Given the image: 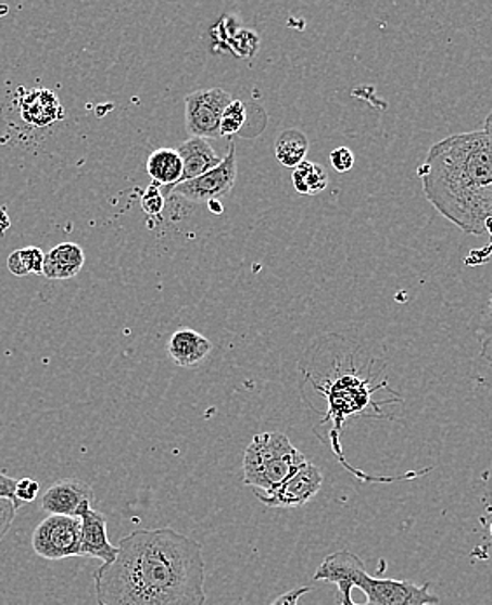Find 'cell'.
I'll return each mask as SVG.
<instances>
[{
    "instance_id": "1",
    "label": "cell",
    "mask_w": 492,
    "mask_h": 605,
    "mask_svg": "<svg viewBox=\"0 0 492 605\" xmlns=\"http://www.w3.org/2000/svg\"><path fill=\"white\" fill-rule=\"evenodd\" d=\"M203 546L178 530H134L93 575L98 605H206Z\"/></svg>"
},
{
    "instance_id": "23",
    "label": "cell",
    "mask_w": 492,
    "mask_h": 605,
    "mask_svg": "<svg viewBox=\"0 0 492 605\" xmlns=\"http://www.w3.org/2000/svg\"><path fill=\"white\" fill-rule=\"evenodd\" d=\"M39 483L36 480H31V478H23V480H18L16 483V500L20 503H34L37 500V495H39Z\"/></svg>"
},
{
    "instance_id": "30",
    "label": "cell",
    "mask_w": 492,
    "mask_h": 605,
    "mask_svg": "<svg viewBox=\"0 0 492 605\" xmlns=\"http://www.w3.org/2000/svg\"><path fill=\"white\" fill-rule=\"evenodd\" d=\"M206 204H209V209L212 210V213H215V215H223L224 206L220 201L213 199V201H209Z\"/></svg>"
},
{
    "instance_id": "9",
    "label": "cell",
    "mask_w": 492,
    "mask_h": 605,
    "mask_svg": "<svg viewBox=\"0 0 492 605\" xmlns=\"http://www.w3.org/2000/svg\"><path fill=\"white\" fill-rule=\"evenodd\" d=\"M321 486H324V475L318 466L306 461L292 477L276 487L275 491H253V494L269 508H299L310 503L318 494Z\"/></svg>"
},
{
    "instance_id": "27",
    "label": "cell",
    "mask_w": 492,
    "mask_h": 605,
    "mask_svg": "<svg viewBox=\"0 0 492 605\" xmlns=\"http://www.w3.org/2000/svg\"><path fill=\"white\" fill-rule=\"evenodd\" d=\"M311 592L310 587L295 588V590H290V592L283 593V595L278 596L275 602L270 605H299L301 596L306 595Z\"/></svg>"
},
{
    "instance_id": "19",
    "label": "cell",
    "mask_w": 492,
    "mask_h": 605,
    "mask_svg": "<svg viewBox=\"0 0 492 605\" xmlns=\"http://www.w3.org/2000/svg\"><path fill=\"white\" fill-rule=\"evenodd\" d=\"M247 117H249L247 105L241 100H232L224 111L223 121H220V137L240 135L247 126Z\"/></svg>"
},
{
    "instance_id": "3",
    "label": "cell",
    "mask_w": 492,
    "mask_h": 605,
    "mask_svg": "<svg viewBox=\"0 0 492 605\" xmlns=\"http://www.w3.org/2000/svg\"><path fill=\"white\" fill-rule=\"evenodd\" d=\"M434 210L466 235H485L492 218V138L457 133L431 147L417 169Z\"/></svg>"
},
{
    "instance_id": "14",
    "label": "cell",
    "mask_w": 492,
    "mask_h": 605,
    "mask_svg": "<svg viewBox=\"0 0 492 605\" xmlns=\"http://www.w3.org/2000/svg\"><path fill=\"white\" fill-rule=\"evenodd\" d=\"M168 353L178 367H194L198 363L209 358L212 353V342L200 331L191 328H180L169 337Z\"/></svg>"
},
{
    "instance_id": "11",
    "label": "cell",
    "mask_w": 492,
    "mask_h": 605,
    "mask_svg": "<svg viewBox=\"0 0 492 605\" xmlns=\"http://www.w3.org/2000/svg\"><path fill=\"white\" fill-rule=\"evenodd\" d=\"M20 114L36 128H48L65 117L59 97L45 88L31 89L20 98Z\"/></svg>"
},
{
    "instance_id": "6",
    "label": "cell",
    "mask_w": 492,
    "mask_h": 605,
    "mask_svg": "<svg viewBox=\"0 0 492 605\" xmlns=\"http://www.w3.org/2000/svg\"><path fill=\"white\" fill-rule=\"evenodd\" d=\"M83 520L77 517L49 515L31 534V549L46 560L83 557Z\"/></svg>"
},
{
    "instance_id": "8",
    "label": "cell",
    "mask_w": 492,
    "mask_h": 605,
    "mask_svg": "<svg viewBox=\"0 0 492 605\" xmlns=\"http://www.w3.org/2000/svg\"><path fill=\"white\" fill-rule=\"evenodd\" d=\"M236 178H238V157H236L235 142L229 143L226 157L217 168L212 172L204 173L203 177L194 178V180L178 184L174 189L169 190L168 196H180L191 203H209L213 199L226 198L235 187Z\"/></svg>"
},
{
    "instance_id": "16",
    "label": "cell",
    "mask_w": 492,
    "mask_h": 605,
    "mask_svg": "<svg viewBox=\"0 0 492 605\" xmlns=\"http://www.w3.org/2000/svg\"><path fill=\"white\" fill-rule=\"evenodd\" d=\"M182 160L175 149H157L152 152L147 160V173L160 187H164L163 196L169 194V190L178 186V181L182 178Z\"/></svg>"
},
{
    "instance_id": "31",
    "label": "cell",
    "mask_w": 492,
    "mask_h": 605,
    "mask_svg": "<svg viewBox=\"0 0 492 605\" xmlns=\"http://www.w3.org/2000/svg\"><path fill=\"white\" fill-rule=\"evenodd\" d=\"M483 131L488 133L489 137L492 138V111L489 112L488 117L483 121Z\"/></svg>"
},
{
    "instance_id": "2",
    "label": "cell",
    "mask_w": 492,
    "mask_h": 605,
    "mask_svg": "<svg viewBox=\"0 0 492 605\" xmlns=\"http://www.w3.org/2000/svg\"><path fill=\"white\" fill-rule=\"evenodd\" d=\"M302 394L311 393L327 403V412L318 426L330 425L327 442L342 466L364 482H402L421 477L431 468L411 471L402 477H365L362 471L346 463L342 454V426L351 416L384 417L382 405H390L388 400H374L376 393H395L384 377V362L377 360L362 342L353 341L341 333H327L319 337L307 348L299 360Z\"/></svg>"
},
{
    "instance_id": "28",
    "label": "cell",
    "mask_w": 492,
    "mask_h": 605,
    "mask_svg": "<svg viewBox=\"0 0 492 605\" xmlns=\"http://www.w3.org/2000/svg\"><path fill=\"white\" fill-rule=\"evenodd\" d=\"M339 588V602L341 605H358L353 602V596H351V592H353V584L350 583H338Z\"/></svg>"
},
{
    "instance_id": "25",
    "label": "cell",
    "mask_w": 492,
    "mask_h": 605,
    "mask_svg": "<svg viewBox=\"0 0 492 605\" xmlns=\"http://www.w3.org/2000/svg\"><path fill=\"white\" fill-rule=\"evenodd\" d=\"M16 483L18 480L8 477V475L0 471V497H5V500L13 501L16 508H22L23 504L16 500Z\"/></svg>"
},
{
    "instance_id": "26",
    "label": "cell",
    "mask_w": 492,
    "mask_h": 605,
    "mask_svg": "<svg viewBox=\"0 0 492 605\" xmlns=\"http://www.w3.org/2000/svg\"><path fill=\"white\" fill-rule=\"evenodd\" d=\"M28 259V267L34 275H42L45 270L46 253L37 247L25 248Z\"/></svg>"
},
{
    "instance_id": "12",
    "label": "cell",
    "mask_w": 492,
    "mask_h": 605,
    "mask_svg": "<svg viewBox=\"0 0 492 605\" xmlns=\"http://www.w3.org/2000/svg\"><path fill=\"white\" fill-rule=\"evenodd\" d=\"M83 520V543L80 552L83 557H93L103 564L117 557V546L109 541L106 535V517L102 512L91 508L80 517Z\"/></svg>"
},
{
    "instance_id": "7",
    "label": "cell",
    "mask_w": 492,
    "mask_h": 605,
    "mask_svg": "<svg viewBox=\"0 0 492 605\" xmlns=\"http://www.w3.org/2000/svg\"><path fill=\"white\" fill-rule=\"evenodd\" d=\"M232 102L223 88L198 89L186 97V129L189 138L220 137L224 111Z\"/></svg>"
},
{
    "instance_id": "29",
    "label": "cell",
    "mask_w": 492,
    "mask_h": 605,
    "mask_svg": "<svg viewBox=\"0 0 492 605\" xmlns=\"http://www.w3.org/2000/svg\"><path fill=\"white\" fill-rule=\"evenodd\" d=\"M480 356H482L485 362L492 367V336L485 337L482 341V348H480Z\"/></svg>"
},
{
    "instance_id": "10",
    "label": "cell",
    "mask_w": 492,
    "mask_h": 605,
    "mask_svg": "<svg viewBox=\"0 0 492 605\" xmlns=\"http://www.w3.org/2000/svg\"><path fill=\"white\" fill-rule=\"evenodd\" d=\"M94 492L91 486L77 478H63L49 487L40 497V509L48 515L80 518L93 508Z\"/></svg>"
},
{
    "instance_id": "22",
    "label": "cell",
    "mask_w": 492,
    "mask_h": 605,
    "mask_svg": "<svg viewBox=\"0 0 492 605\" xmlns=\"http://www.w3.org/2000/svg\"><path fill=\"white\" fill-rule=\"evenodd\" d=\"M330 163L338 173H348L355 166V154L348 147H339L330 154Z\"/></svg>"
},
{
    "instance_id": "24",
    "label": "cell",
    "mask_w": 492,
    "mask_h": 605,
    "mask_svg": "<svg viewBox=\"0 0 492 605\" xmlns=\"http://www.w3.org/2000/svg\"><path fill=\"white\" fill-rule=\"evenodd\" d=\"M8 269H10L14 276H18V278L31 275L25 248H23V250H16V252L8 256Z\"/></svg>"
},
{
    "instance_id": "33",
    "label": "cell",
    "mask_w": 492,
    "mask_h": 605,
    "mask_svg": "<svg viewBox=\"0 0 492 605\" xmlns=\"http://www.w3.org/2000/svg\"><path fill=\"white\" fill-rule=\"evenodd\" d=\"M491 535H492V524H491Z\"/></svg>"
},
{
    "instance_id": "20",
    "label": "cell",
    "mask_w": 492,
    "mask_h": 605,
    "mask_svg": "<svg viewBox=\"0 0 492 605\" xmlns=\"http://www.w3.org/2000/svg\"><path fill=\"white\" fill-rule=\"evenodd\" d=\"M142 210L149 217H157L164 210L163 190L157 184H151L147 187L146 194L142 198Z\"/></svg>"
},
{
    "instance_id": "13",
    "label": "cell",
    "mask_w": 492,
    "mask_h": 605,
    "mask_svg": "<svg viewBox=\"0 0 492 605\" xmlns=\"http://www.w3.org/2000/svg\"><path fill=\"white\" fill-rule=\"evenodd\" d=\"M180 160H182V178L178 184L194 180L203 177L204 173L212 172L223 163L224 157H218L217 152L210 146L206 138H189L177 149Z\"/></svg>"
},
{
    "instance_id": "17",
    "label": "cell",
    "mask_w": 492,
    "mask_h": 605,
    "mask_svg": "<svg viewBox=\"0 0 492 605\" xmlns=\"http://www.w3.org/2000/svg\"><path fill=\"white\" fill-rule=\"evenodd\" d=\"M310 151V140L299 129H285L276 140V160L283 164L285 168H298L299 164L306 161Z\"/></svg>"
},
{
    "instance_id": "21",
    "label": "cell",
    "mask_w": 492,
    "mask_h": 605,
    "mask_svg": "<svg viewBox=\"0 0 492 605\" xmlns=\"http://www.w3.org/2000/svg\"><path fill=\"white\" fill-rule=\"evenodd\" d=\"M18 508L14 506L13 501L0 497V541L4 540L11 526H13L14 518H16Z\"/></svg>"
},
{
    "instance_id": "15",
    "label": "cell",
    "mask_w": 492,
    "mask_h": 605,
    "mask_svg": "<svg viewBox=\"0 0 492 605\" xmlns=\"http://www.w3.org/2000/svg\"><path fill=\"white\" fill-rule=\"evenodd\" d=\"M85 250L76 243H62L46 253L42 276L48 279H71L85 267Z\"/></svg>"
},
{
    "instance_id": "4",
    "label": "cell",
    "mask_w": 492,
    "mask_h": 605,
    "mask_svg": "<svg viewBox=\"0 0 492 605\" xmlns=\"http://www.w3.org/2000/svg\"><path fill=\"white\" fill-rule=\"evenodd\" d=\"M313 579L333 584H353V588H358L367 595V604L364 605L439 604V596L430 593V584L417 587L399 579L373 578L368 576L362 558L346 550L328 555L316 569Z\"/></svg>"
},
{
    "instance_id": "32",
    "label": "cell",
    "mask_w": 492,
    "mask_h": 605,
    "mask_svg": "<svg viewBox=\"0 0 492 605\" xmlns=\"http://www.w3.org/2000/svg\"><path fill=\"white\" fill-rule=\"evenodd\" d=\"M489 310H491V314H492V293H491V299H489Z\"/></svg>"
},
{
    "instance_id": "18",
    "label": "cell",
    "mask_w": 492,
    "mask_h": 605,
    "mask_svg": "<svg viewBox=\"0 0 492 605\" xmlns=\"http://www.w3.org/2000/svg\"><path fill=\"white\" fill-rule=\"evenodd\" d=\"M292 181L299 194L313 196L327 189L328 175L321 164L304 161V163L299 164L298 168L293 169Z\"/></svg>"
},
{
    "instance_id": "5",
    "label": "cell",
    "mask_w": 492,
    "mask_h": 605,
    "mask_svg": "<svg viewBox=\"0 0 492 605\" xmlns=\"http://www.w3.org/2000/svg\"><path fill=\"white\" fill-rule=\"evenodd\" d=\"M306 461V455L287 434L280 431L255 434L243 455V483L253 487V491H275Z\"/></svg>"
}]
</instances>
